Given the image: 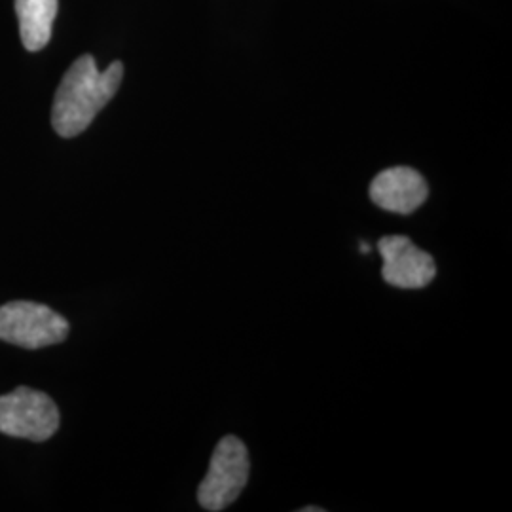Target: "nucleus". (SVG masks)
Masks as SVG:
<instances>
[{
  "mask_svg": "<svg viewBox=\"0 0 512 512\" xmlns=\"http://www.w3.org/2000/svg\"><path fill=\"white\" fill-rule=\"evenodd\" d=\"M429 196L427 181L412 167H389L374 177L370 198L395 215H412Z\"/></svg>",
  "mask_w": 512,
  "mask_h": 512,
  "instance_id": "423d86ee",
  "label": "nucleus"
},
{
  "mask_svg": "<svg viewBox=\"0 0 512 512\" xmlns=\"http://www.w3.org/2000/svg\"><path fill=\"white\" fill-rule=\"evenodd\" d=\"M325 509L323 507H304V509H300V512H323Z\"/></svg>",
  "mask_w": 512,
  "mask_h": 512,
  "instance_id": "6e6552de",
  "label": "nucleus"
},
{
  "mask_svg": "<svg viewBox=\"0 0 512 512\" xmlns=\"http://www.w3.org/2000/svg\"><path fill=\"white\" fill-rule=\"evenodd\" d=\"M69 336L65 317L37 302H10L0 306V340L19 348L40 349L61 344Z\"/></svg>",
  "mask_w": 512,
  "mask_h": 512,
  "instance_id": "7ed1b4c3",
  "label": "nucleus"
},
{
  "mask_svg": "<svg viewBox=\"0 0 512 512\" xmlns=\"http://www.w3.org/2000/svg\"><path fill=\"white\" fill-rule=\"evenodd\" d=\"M124 78V65L112 63L107 71H99L92 55H82L63 76L55 92L52 126L55 133L71 139L86 131L116 95Z\"/></svg>",
  "mask_w": 512,
  "mask_h": 512,
  "instance_id": "f257e3e1",
  "label": "nucleus"
},
{
  "mask_svg": "<svg viewBox=\"0 0 512 512\" xmlns=\"http://www.w3.org/2000/svg\"><path fill=\"white\" fill-rule=\"evenodd\" d=\"M378 251L384 258L382 277L391 287L416 291L427 287L437 275L433 256L406 236H385L378 241Z\"/></svg>",
  "mask_w": 512,
  "mask_h": 512,
  "instance_id": "39448f33",
  "label": "nucleus"
},
{
  "mask_svg": "<svg viewBox=\"0 0 512 512\" xmlns=\"http://www.w3.org/2000/svg\"><path fill=\"white\" fill-rule=\"evenodd\" d=\"M370 251V245H366L365 241L361 243V253H368Z\"/></svg>",
  "mask_w": 512,
  "mask_h": 512,
  "instance_id": "1a4fd4ad",
  "label": "nucleus"
},
{
  "mask_svg": "<svg viewBox=\"0 0 512 512\" xmlns=\"http://www.w3.org/2000/svg\"><path fill=\"white\" fill-rule=\"evenodd\" d=\"M59 429V410L54 401L37 389L18 387L0 397V433L44 442Z\"/></svg>",
  "mask_w": 512,
  "mask_h": 512,
  "instance_id": "20e7f679",
  "label": "nucleus"
},
{
  "mask_svg": "<svg viewBox=\"0 0 512 512\" xmlns=\"http://www.w3.org/2000/svg\"><path fill=\"white\" fill-rule=\"evenodd\" d=\"M57 8V0H16L19 35L29 52H38L50 42Z\"/></svg>",
  "mask_w": 512,
  "mask_h": 512,
  "instance_id": "0eeeda50",
  "label": "nucleus"
},
{
  "mask_svg": "<svg viewBox=\"0 0 512 512\" xmlns=\"http://www.w3.org/2000/svg\"><path fill=\"white\" fill-rule=\"evenodd\" d=\"M249 482V452L238 437L217 444L209 471L198 488V503L205 511L219 512L236 503Z\"/></svg>",
  "mask_w": 512,
  "mask_h": 512,
  "instance_id": "f03ea898",
  "label": "nucleus"
}]
</instances>
